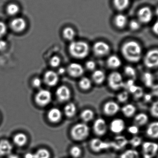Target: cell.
<instances>
[{"mask_svg":"<svg viewBox=\"0 0 158 158\" xmlns=\"http://www.w3.org/2000/svg\"><path fill=\"white\" fill-rule=\"evenodd\" d=\"M122 54L128 62L137 63L142 59L143 49L141 45L135 41L125 43L121 48Z\"/></svg>","mask_w":158,"mask_h":158,"instance_id":"obj_1","label":"cell"},{"mask_svg":"<svg viewBox=\"0 0 158 158\" xmlns=\"http://www.w3.org/2000/svg\"><path fill=\"white\" fill-rule=\"evenodd\" d=\"M69 52L70 55L78 59L85 58L90 52L89 44L82 41H73L69 46Z\"/></svg>","mask_w":158,"mask_h":158,"instance_id":"obj_2","label":"cell"},{"mask_svg":"<svg viewBox=\"0 0 158 158\" xmlns=\"http://www.w3.org/2000/svg\"><path fill=\"white\" fill-rule=\"evenodd\" d=\"M90 130L88 125L84 123H77L70 130V135L74 141L80 142L85 140L89 136Z\"/></svg>","mask_w":158,"mask_h":158,"instance_id":"obj_3","label":"cell"},{"mask_svg":"<svg viewBox=\"0 0 158 158\" xmlns=\"http://www.w3.org/2000/svg\"><path fill=\"white\" fill-rule=\"evenodd\" d=\"M109 86L113 90H118L124 87V82L122 75L115 71L109 74L108 78Z\"/></svg>","mask_w":158,"mask_h":158,"instance_id":"obj_4","label":"cell"},{"mask_svg":"<svg viewBox=\"0 0 158 158\" xmlns=\"http://www.w3.org/2000/svg\"><path fill=\"white\" fill-rule=\"evenodd\" d=\"M144 64L147 68L154 69L158 65V51L153 49L148 51L144 57Z\"/></svg>","mask_w":158,"mask_h":158,"instance_id":"obj_5","label":"cell"},{"mask_svg":"<svg viewBox=\"0 0 158 158\" xmlns=\"http://www.w3.org/2000/svg\"><path fill=\"white\" fill-rule=\"evenodd\" d=\"M52 94L50 91L42 89L37 93L35 100L37 105L41 106H45L48 105L52 100Z\"/></svg>","mask_w":158,"mask_h":158,"instance_id":"obj_6","label":"cell"},{"mask_svg":"<svg viewBox=\"0 0 158 158\" xmlns=\"http://www.w3.org/2000/svg\"><path fill=\"white\" fill-rule=\"evenodd\" d=\"M90 147L92 151L95 153L111 148L110 142H105L97 138H93L90 141Z\"/></svg>","mask_w":158,"mask_h":158,"instance_id":"obj_7","label":"cell"},{"mask_svg":"<svg viewBox=\"0 0 158 158\" xmlns=\"http://www.w3.org/2000/svg\"><path fill=\"white\" fill-rule=\"evenodd\" d=\"M142 150L143 158H153L157 153L158 144L153 142H144L142 145Z\"/></svg>","mask_w":158,"mask_h":158,"instance_id":"obj_8","label":"cell"},{"mask_svg":"<svg viewBox=\"0 0 158 158\" xmlns=\"http://www.w3.org/2000/svg\"><path fill=\"white\" fill-rule=\"evenodd\" d=\"M93 52L98 57H104L109 54L110 51L109 45L103 41L95 43L93 46Z\"/></svg>","mask_w":158,"mask_h":158,"instance_id":"obj_9","label":"cell"},{"mask_svg":"<svg viewBox=\"0 0 158 158\" xmlns=\"http://www.w3.org/2000/svg\"><path fill=\"white\" fill-rule=\"evenodd\" d=\"M107 129V124L104 119L99 118L95 121L93 125V130L96 135L104 136L106 134Z\"/></svg>","mask_w":158,"mask_h":158,"instance_id":"obj_10","label":"cell"},{"mask_svg":"<svg viewBox=\"0 0 158 158\" xmlns=\"http://www.w3.org/2000/svg\"><path fill=\"white\" fill-rule=\"evenodd\" d=\"M110 142L111 148L116 151L123 149L129 144V140L123 135H118L114 138L113 141Z\"/></svg>","mask_w":158,"mask_h":158,"instance_id":"obj_11","label":"cell"},{"mask_svg":"<svg viewBox=\"0 0 158 158\" xmlns=\"http://www.w3.org/2000/svg\"><path fill=\"white\" fill-rule=\"evenodd\" d=\"M67 71L68 74L72 77L79 78L83 75L84 69L80 64L72 63L69 65Z\"/></svg>","mask_w":158,"mask_h":158,"instance_id":"obj_12","label":"cell"},{"mask_svg":"<svg viewBox=\"0 0 158 158\" xmlns=\"http://www.w3.org/2000/svg\"><path fill=\"white\" fill-rule=\"evenodd\" d=\"M56 96L58 100L63 103L69 100L71 97V92L67 86L62 85L59 86L57 89Z\"/></svg>","mask_w":158,"mask_h":158,"instance_id":"obj_13","label":"cell"},{"mask_svg":"<svg viewBox=\"0 0 158 158\" xmlns=\"http://www.w3.org/2000/svg\"><path fill=\"white\" fill-rule=\"evenodd\" d=\"M119 105L115 101H110L107 102L104 105L103 111L108 116H113L116 115L119 111Z\"/></svg>","mask_w":158,"mask_h":158,"instance_id":"obj_14","label":"cell"},{"mask_svg":"<svg viewBox=\"0 0 158 158\" xmlns=\"http://www.w3.org/2000/svg\"><path fill=\"white\" fill-rule=\"evenodd\" d=\"M125 127V123L123 119L116 118L113 120L110 123L109 128L112 133L118 135L124 131Z\"/></svg>","mask_w":158,"mask_h":158,"instance_id":"obj_15","label":"cell"},{"mask_svg":"<svg viewBox=\"0 0 158 158\" xmlns=\"http://www.w3.org/2000/svg\"><path fill=\"white\" fill-rule=\"evenodd\" d=\"M138 20L141 23H147L150 22L153 17V13L149 7H143L138 13Z\"/></svg>","mask_w":158,"mask_h":158,"instance_id":"obj_16","label":"cell"},{"mask_svg":"<svg viewBox=\"0 0 158 158\" xmlns=\"http://www.w3.org/2000/svg\"><path fill=\"white\" fill-rule=\"evenodd\" d=\"M10 26L12 29L14 31L18 32H21L26 28L27 23L24 19L17 17L12 20Z\"/></svg>","mask_w":158,"mask_h":158,"instance_id":"obj_17","label":"cell"},{"mask_svg":"<svg viewBox=\"0 0 158 158\" xmlns=\"http://www.w3.org/2000/svg\"><path fill=\"white\" fill-rule=\"evenodd\" d=\"M59 81L58 74L52 70L47 71L45 74L44 81L45 84L50 86L56 85Z\"/></svg>","mask_w":158,"mask_h":158,"instance_id":"obj_18","label":"cell"},{"mask_svg":"<svg viewBox=\"0 0 158 158\" xmlns=\"http://www.w3.org/2000/svg\"><path fill=\"white\" fill-rule=\"evenodd\" d=\"M13 146L10 142L6 139L0 141V156H8L12 153Z\"/></svg>","mask_w":158,"mask_h":158,"instance_id":"obj_19","label":"cell"},{"mask_svg":"<svg viewBox=\"0 0 158 158\" xmlns=\"http://www.w3.org/2000/svg\"><path fill=\"white\" fill-rule=\"evenodd\" d=\"M48 118L53 123H58L60 121L62 118V113L59 109L53 108L48 112Z\"/></svg>","mask_w":158,"mask_h":158,"instance_id":"obj_20","label":"cell"},{"mask_svg":"<svg viewBox=\"0 0 158 158\" xmlns=\"http://www.w3.org/2000/svg\"><path fill=\"white\" fill-rule=\"evenodd\" d=\"M28 141V136L23 133H18L13 137L14 144L19 147H22L26 145Z\"/></svg>","mask_w":158,"mask_h":158,"instance_id":"obj_21","label":"cell"},{"mask_svg":"<svg viewBox=\"0 0 158 158\" xmlns=\"http://www.w3.org/2000/svg\"><path fill=\"white\" fill-rule=\"evenodd\" d=\"M147 136L153 139H157L158 137V123L153 122L147 126L146 130Z\"/></svg>","mask_w":158,"mask_h":158,"instance_id":"obj_22","label":"cell"},{"mask_svg":"<svg viewBox=\"0 0 158 158\" xmlns=\"http://www.w3.org/2000/svg\"><path fill=\"white\" fill-rule=\"evenodd\" d=\"M107 65L111 69H117L122 65L120 58L116 55H111L107 60Z\"/></svg>","mask_w":158,"mask_h":158,"instance_id":"obj_23","label":"cell"},{"mask_svg":"<svg viewBox=\"0 0 158 158\" xmlns=\"http://www.w3.org/2000/svg\"><path fill=\"white\" fill-rule=\"evenodd\" d=\"M148 116L145 113H139L135 117L134 123L138 127H141L146 124L148 122Z\"/></svg>","mask_w":158,"mask_h":158,"instance_id":"obj_24","label":"cell"},{"mask_svg":"<svg viewBox=\"0 0 158 158\" xmlns=\"http://www.w3.org/2000/svg\"><path fill=\"white\" fill-rule=\"evenodd\" d=\"M92 79L96 84H102L105 80V74L101 70H95L92 74Z\"/></svg>","mask_w":158,"mask_h":158,"instance_id":"obj_25","label":"cell"},{"mask_svg":"<svg viewBox=\"0 0 158 158\" xmlns=\"http://www.w3.org/2000/svg\"><path fill=\"white\" fill-rule=\"evenodd\" d=\"M136 111L135 106L133 104H128L122 108V111L126 118H130L134 116Z\"/></svg>","mask_w":158,"mask_h":158,"instance_id":"obj_26","label":"cell"},{"mask_svg":"<svg viewBox=\"0 0 158 158\" xmlns=\"http://www.w3.org/2000/svg\"><path fill=\"white\" fill-rule=\"evenodd\" d=\"M95 114L94 111L90 109H86L82 111L80 114V118L83 121L86 123L89 122L93 119Z\"/></svg>","mask_w":158,"mask_h":158,"instance_id":"obj_27","label":"cell"},{"mask_svg":"<svg viewBox=\"0 0 158 158\" xmlns=\"http://www.w3.org/2000/svg\"><path fill=\"white\" fill-rule=\"evenodd\" d=\"M64 110L66 116L68 118H71L76 115L77 107L74 103H69L65 106Z\"/></svg>","mask_w":158,"mask_h":158,"instance_id":"obj_28","label":"cell"},{"mask_svg":"<svg viewBox=\"0 0 158 158\" xmlns=\"http://www.w3.org/2000/svg\"><path fill=\"white\" fill-rule=\"evenodd\" d=\"M142 80L147 87H152L154 85V76L149 72H145L143 74Z\"/></svg>","mask_w":158,"mask_h":158,"instance_id":"obj_29","label":"cell"},{"mask_svg":"<svg viewBox=\"0 0 158 158\" xmlns=\"http://www.w3.org/2000/svg\"><path fill=\"white\" fill-rule=\"evenodd\" d=\"M127 18L123 14H119L115 18V23L117 27L120 28L124 27L127 23Z\"/></svg>","mask_w":158,"mask_h":158,"instance_id":"obj_30","label":"cell"},{"mask_svg":"<svg viewBox=\"0 0 158 158\" xmlns=\"http://www.w3.org/2000/svg\"><path fill=\"white\" fill-rule=\"evenodd\" d=\"M79 86L82 90L87 91L92 87V82L91 80L86 77H83L80 80L79 83Z\"/></svg>","mask_w":158,"mask_h":158,"instance_id":"obj_31","label":"cell"},{"mask_svg":"<svg viewBox=\"0 0 158 158\" xmlns=\"http://www.w3.org/2000/svg\"><path fill=\"white\" fill-rule=\"evenodd\" d=\"M63 35L66 40L68 41H72L76 36V32L73 28L70 27H67L63 30Z\"/></svg>","mask_w":158,"mask_h":158,"instance_id":"obj_32","label":"cell"},{"mask_svg":"<svg viewBox=\"0 0 158 158\" xmlns=\"http://www.w3.org/2000/svg\"><path fill=\"white\" fill-rule=\"evenodd\" d=\"M119 158H140L138 151L135 149H128L122 153Z\"/></svg>","mask_w":158,"mask_h":158,"instance_id":"obj_33","label":"cell"},{"mask_svg":"<svg viewBox=\"0 0 158 158\" xmlns=\"http://www.w3.org/2000/svg\"><path fill=\"white\" fill-rule=\"evenodd\" d=\"M34 158H50L51 153L48 149L45 148H40L33 153Z\"/></svg>","mask_w":158,"mask_h":158,"instance_id":"obj_34","label":"cell"},{"mask_svg":"<svg viewBox=\"0 0 158 158\" xmlns=\"http://www.w3.org/2000/svg\"><path fill=\"white\" fill-rule=\"evenodd\" d=\"M130 3V0H114L115 7L119 10L126 9Z\"/></svg>","mask_w":158,"mask_h":158,"instance_id":"obj_35","label":"cell"},{"mask_svg":"<svg viewBox=\"0 0 158 158\" xmlns=\"http://www.w3.org/2000/svg\"><path fill=\"white\" fill-rule=\"evenodd\" d=\"M137 85L135 84L134 80L133 79H130L126 82H124V87L127 89L126 91L131 93L132 94L135 92L137 88Z\"/></svg>","mask_w":158,"mask_h":158,"instance_id":"obj_36","label":"cell"},{"mask_svg":"<svg viewBox=\"0 0 158 158\" xmlns=\"http://www.w3.org/2000/svg\"><path fill=\"white\" fill-rule=\"evenodd\" d=\"M6 10L7 14L10 15H15L19 12V7L16 4L11 3L7 6Z\"/></svg>","mask_w":158,"mask_h":158,"instance_id":"obj_37","label":"cell"},{"mask_svg":"<svg viewBox=\"0 0 158 158\" xmlns=\"http://www.w3.org/2000/svg\"><path fill=\"white\" fill-rule=\"evenodd\" d=\"M124 72L126 76L134 80L136 78V72L134 68L131 66H127L124 69Z\"/></svg>","mask_w":158,"mask_h":158,"instance_id":"obj_38","label":"cell"},{"mask_svg":"<svg viewBox=\"0 0 158 158\" xmlns=\"http://www.w3.org/2000/svg\"><path fill=\"white\" fill-rule=\"evenodd\" d=\"M70 154L72 158H79L81 156V149L78 146H73L70 148Z\"/></svg>","mask_w":158,"mask_h":158,"instance_id":"obj_39","label":"cell"},{"mask_svg":"<svg viewBox=\"0 0 158 158\" xmlns=\"http://www.w3.org/2000/svg\"><path fill=\"white\" fill-rule=\"evenodd\" d=\"M143 143L142 138L140 136L135 135L130 141H129V143L131 145L133 148H137L140 146Z\"/></svg>","mask_w":158,"mask_h":158,"instance_id":"obj_40","label":"cell"},{"mask_svg":"<svg viewBox=\"0 0 158 158\" xmlns=\"http://www.w3.org/2000/svg\"><path fill=\"white\" fill-rule=\"evenodd\" d=\"M129 98V92L127 91H124L121 92L117 96V99L119 102L121 103H125L128 101Z\"/></svg>","mask_w":158,"mask_h":158,"instance_id":"obj_41","label":"cell"},{"mask_svg":"<svg viewBox=\"0 0 158 158\" xmlns=\"http://www.w3.org/2000/svg\"><path fill=\"white\" fill-rule=\"evenodd\" d=\"M150 112L151 115L155 118L158 117V102L157 101L154 102L150 107Z\"/></svg>","mask_w":158,"mask_h":158,"instance_id":"obj_42","label":"cell"},{"mask_svg":"<svg viewBox=\"0 0 158 158\" xmlns=\"http://www.w3.org/2000/svg\"><path fill=\"white\" fill-rule=\"evenodd\" d=\"M61 64V59L58 56H53L50 59V64L51 66L53 68H57Z\"/></svg>","mask_w":158,"mask_h":158,"instance_id":"obj_43","label":"cell"},{"mask_svg":"<svg viewBox=\"0 0 158 158\" xmlns=\"http://www.w3.org/2000/svg\"><path fill=\"white\" fill-rule=\"evenodd\" d=\"M132 94L135 99H139L143 96V89L141 86H137L136 90Z\"/></svg>","mask_w":158,"mask_h":158,"instance_id":"obj_44","label":"cell"},{"mask_svg":"<svg viewBox=\"0 0 158 158\" xmlns=\"http://www.w3.org/2000/svg\"><path fill=\"white\" fill-rule=\"evenodd\" d=\"M141 23L138 20L133 19L131 20L130 23V27L131 29L133 31H136L141 27Z\"/></svg>","mask_w":158,"mask_h":158,"instance_id":"obj_45","label":"cell"},{"mask_svg":"<svg viewBox=\"0 0 158 158\" xmlns=\"http://www.w3.org/2000/svg\"><path fill=\"white\" fill-rule=\"evenodd\" d=\"M128 132L133 135H136L139 132V127L136 125H134L130 126L128 129Z\"/></svg>","mask_w":158,"mask_h":158,"instance_id":"obj_46","label":"cell"},{"mask_svg":"<svg viewBox=\"0 0 158 158\" xmlns=\"http://www.w3.org/2000/svg\"><path fill=\"white\" fill-rule=\"evenodd\" d=\"M85 67L88 70L90 71H93L96 67V64L95 62L92 60L87 61L85 64Z\"/></svg>","mask_w":158,"mask_h":158,"instance_id":"obj_47","label":"cell"},{"mask_svg":"<svg viewBox=\"0 0 158 158\" xmlns=\"http://www.w3.org/2000/svg\"><path fill=\"white\" fill-rule=\"evenodd\" d=\"M7 31V27L4 22L0 21V38L6 34Z\"/></svg>","mask_w":158,"mask_h":158,"instance_id":"obj_48","label":"cell"},{"mask_svg":"<svg viewBox=\"0 0 158 158\" xmlns=\"http://www.w3.org/2000/svg\"><path fill=\"white\" fill-rule=\"evenodd\" d=\"M42 84V81L41 79L36 78L32 81V85L35 87H39Z\"/></svg>","mask_w":158,"mask_h":158,"instance_id":"obj_49","label":"cell"},{"mask_svg":"<svg viewBox=\"0 0 158 158\" xmlns=\"http://www.w3.org/2000/svg\"><path fill=\"white\" fill-rule=\"evenodd\" d=\"M7 46V43L3 40H0V52L5 50Z\"/></svg>","mask_w":158,"mask_h":158,"instance_id":"obj_50","label":"cell"},{"mask_svg":"<svg viewBox=\"0 0 158 158\" xmlns=\"http://www.w3.org/2000/svg\"><path fill=\"white\" fill-rule=\"evenodd\" d=\"M144 99L146 102H149L152 99V95L150 94H145L143 95Z\"/></svg>","mask_w":158,"mask_h":158,"instance_id":"obj_51","label":"cell"},{"mask_svg":"<svg viewBox=\"0 0 158 158\" xmlns=\"http://www.w3.org/2000/svg\"><path fill=\"white\" fill-rule=\"evenodd\" d=\"M152 88H153V94L157 96L158 94V85H154L152 86Z\"/></svg>","mask_w":158,"mask_h":158,"instance_id":"obj_52","label":"cell"},{"mask_svg":"<svg viewBox=\"0 0 158 158\" xmlns=\"http://www.w3.org/2000/svg\"><path fill=\"white\" fill-rule=\"evenodd\" d=\"M24 158H34L33 153H28L25 154Z\"/></svg>","mask_w":158,"mask_h":158,"instance_id":"obj_53","label":"cell"},{"mask_svg":"<svg viewBox=\"0 0 158 158\" xmlns=\"http://www.w3.org/2000/svg\"><path fill=\"white\" fill-rule=\"evenodd\" d=\"M66 72V69L64 68H60L58 69V74L60 75H63Z\"/></svg>","mask_w":158,"mask_h":158,"instance_id":"obj_54","label":"cell"},{"mask_svg":"<svg viewBox=\"0 0 158 158\" xmlns=\"http://www.w3.org/2000/svg\"><path fill=\"white\" fill-rule=\"evenodd\" d=\"M158 23H156V24L154 25V27H153V31L155 32V33L157 34L158 33Z\"/></svg>","mask_w":158,"mask_h":158,"instance_id":"obj_55","label":"cell"},{"mask_svg":"<svg viewBox=\"0 0 158 158\" xmlns=\"http://www.w3.org/2000/svg\"><path fill=\"white\" fill-rule=\"evenodd\" d=\"M7 158H19L18 155L15 154H10L7 156Z\"/></svg>","mask_w":158,"mask_h":158,"instance_id":"obj_56","label":"cell"},{"mask_svg":"<svg viewBox=\"0 0 158 158\" xmlns=\"http://www.w3.org/2000/svg\"></svg>","mask_w":158,"mask_h":158,"instance_id":"obj_57","label":"cell"}]
</instances>
